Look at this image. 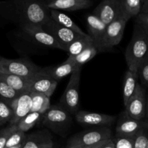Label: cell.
Instances as JSON below:
<instances>
[{"instance_id": "cell-14", "label": "cell", "mask_w": 148, "mask_h": 148, "mask_svg": "<svg viewBox=\"0 0 148 148\" xmlns=\"http://www.w3.org/2000/svg\"><path fill=\"white\" fill-rule=\"evenodd\" d=\"M31 81V92L44 94L49 98L53 95L58 85V81L48 75L43 68L36 77L32 78Z\"/></svg>"}, {"instance_id": "cell-41", "label": "cell", "mask_w": 148, "mask_h": 148, "mask_svg": "<svg viewBox=\"0 0 148 148\" xmlns=\"http://www.w3.org/2000/svg\"><path fill=\"white\" fill-rule=\"evenodd\" d=\"M146 116H147V123L148 124V98H147V111H146Z\"/></svg>"}, {"instance_id": "cell-34", "label": "cell", "mask_w": 148, "mask_h": 148, "mask_svg": "<svg viewBox=\"0 0 148 148\" xmlns=\"http://www.w3.org/2000/svg\"><path fill=\"white\" fill-rule=\"evenodd\" d=\"M134 148H148V134L145 129L140 131L135 136Z\"/></svg>"}, {"instance_id": "cell-36", "label": "cell", "mask_w": 148, "mask_h": 148, "mask_svg": "<svg viewBox=\"0 0 148 148\" xmlns=\"http://www.w3.org/2000/svg\"><path fill=\"white\" fill-rule=\"evenodd\" d=\"M107 141H108V140H106V141L101 142V143H98V144L93 145L85 146V147H83L82 148H102L104 146V145L107 143Z\"/></svg>"}, {"instance_id": "cell-43", "label": "cell", "mask_w": 148, "mask_h": 148, "mask_svg": "<svg viewBox=\"0 0 148 148\" xmlns=\"http://www.w3.org/2000/svg\"><path fill=\"white\" fill-rule=\"evenodd\" d=\"M118 1H120V0H118Z\"/></svg>"}, {"instance_id": "cell-22", "label": "cell", "mask_w": 148, "mask_h": 148, "mask_svg": "<svg viewBox=\"0 0 148 148\" xmlns=\"http://www.w3.org/2000/svg\"><path fill=\"white\" fill-rule=\"evenodd\" d=\"M138 74L131 70H127L124 75V85H123V101L124 106L127 104L128 101L135 92L137 85Z\"/></svg>"}, {"instance_id": "cell-39", "label": "cell", "mask_w": 148, "mask_h": 148, "mask_svg": "<svg viewBox=\"0 0 148 148\" xmlns=\"http://www.w3.org/2000/svg\"><path fill=\"white\" fill-rule=\"evenodd\" d=\"M83 147L82 146L79 145H68L66 148H82Z\"/></svg>"}, {"instance_id": "cell-11", "label": "cell", "mask_w": 148, "mask_h": 148, "mask_svg": "<svg viewBox=\"0 0 148 148\" xmlns=\"http://www.w3.org/2000/svg\"><path fill=\"white\" fill-rule=\"evenodd\" d=\"M42 27L59 42L63 51H64L66 46L72 43L79 35H81L60 25L51 18L43 25Z\"/></svg>"}, {"instance_id": "cell-27", "label": "cell", "mask_w": 148, "mask_h": 148, "mask_svg": "<svg viewBox=\"0 0 148 148\" xmlns=\"http://www.w3.org/2000/svg\"><path fill=\"white\" fill-rule=\"evenodd\" d=\"M20 95L19 92L12 89L7 82L0 78V100L10 106Z\"/></svg>"}, {"instance_id": "cell-6", "label": "cell", "mask_w": 148, "mask_h": 148, "mask_svg": "<svg viewBox=\"0 0 148 148\" xmlns=\"http://www.w3.org/2000/svg\"><path fill=\"white\" fill-rule=\"evenodd\" d=\"M111 139V130L107 127L88 130L76 134L68 141V145L90 146Z\"/></svg>"}, {"instance_id": "cell-5", "label": "cell", "mask_w": 148, "mask_h": 148, "mask_svg": "<svg viewBox=\"0 0 148 148\" xmlns=\"http://www.w3.org/2000/svg\"><path fill=\"white\" fill-rule=\"evenodd\" d=\"M81 69L75 70L71 75L69 81L59 102V106L70 114H75L79 111V83Z\"/></svg>"}, {"instance_id": "cell-35", "label": "cell", "mask_w": 148, "mask_h": 148, "mask_svg": "<svg viewBox=\"0 0 148 148\" xmlns=\"http://www.w3.org/2000/svg\"><path fill=\"white\" fill-rule=\"evenodd\" d=\"M135 24L148 36V13H140L135 17Z\"/></svg>"}, {"instance_id": "cell-24", "label": "cell", "mask_w": 148, "mask_h": 148, "mask_svg": "<svg viewBox=\"0 0 148 148\" xmlns=\"http://www.w3.org/2000/svg\"><path fill=\"white\" fill-rule=\"evenodd\" d=\"M32 101L31 112H38L44 114L51 107L50 98L39 92H30Z\"/></svg>"}, {"instance_id": "cell-12", "label": "cell", "mask_w": 148, "mask_h": 148, "mask_svg": "<svg viewBox=\"0 0 148 148\" xmlns=\"http://www.w3.org/2000/svg\"><path fill=\"white\" fill-rule=\"evenodd\" d=\"M23 31L30 36L34 41L53 49L62 50V47L59 42L49 33H48L42 26L36 24H24L21 25Z\"/></svg>"}, {"instance_id": "cell-38", "label": "cell", "mask_w": 148, "mask_h": 148, "mask_svg": "<svg viewBox=\"0 0 148 148\" xmlns=\"http://www.w3.org/2000/svg\"><path fill=\"white\" fill-rule=\"evenodd\" d=\"M102 148H115L113 139H110V140H108V141H107V143L104 145V146Z\"/></svg>"}, {"instance_id": "cell-30", "label": "cell", "mask_w": 148, "mask_h": 148, "mask_svg": "<svg viewBox=\"0 0 148 148\" xmlns=\"http://www.w3.org/2000/svg\"><path fill=\"white\" fill-rule=\"evenodd\" d=\"M14 116V111L9 104L0 100V126L10 122Z\"/></svg>"}, {"instance_id": "cell-18", "label": "cell", "mask_w": 148, "mask_h": 148, "mask_svg": "<svg viewBox=\"0 0 148 148\" xmlns=\"http://www.w3.org/2000/svg\"><path fill=\"white\" fill-rule=\"evenodd\" d=\"M49 10L77 11L88 9L92 5L91 0H46Z\"/></svg>"}, {"instance_id": "cell-13", "label": "cell", "mask_w": 148, "mask_h": 148, "mask_svg": "<svg viewBox=\"0 0 148 148\" xmlns=\"http://www.w3.org/2000/svg\"><path fill=\"white\" fill-rule=\"evenodd\" d=\"M75 119L78 123L83 125L106 127L114 124L116 117L108 114L78 111L75 114Z\"/></svg>"}, {"instance_id": "cell-8", "label": "cell", "mask_w": 148, "mask_h": 148, "mask_svg": "<svg viewBox=\"0 0 148 148\" xmlns=\"http://www.w3.org/2000/svg\"><path fill=\"white\" fill-rule=\"evenodd\" d=\"M125 107V111L132 118L143 120L146 116L147 98L145 90L143 85L137 84L135 92Z\"/></svg>"}, {"instance_id": "cell-16", "label": "cell", "mask_w": 148, "mask_h": 148, "mask_svg": "<svg viewBox=\"0 0 148 148\" xmlns=\"http://www.w3.org/2000/svg\"><path fill=\"white\" fill-rule=\"evenodd\" d=\"M89 36L92 38L95 47L99 50L107 25L93 14H88L85 17Z\"/></svg>"}, {"instance_id": "cell-42", "label": "cell", "mask_w": 148, "mask_h": 148, "mask_svg": "<svg viewBox=\"0 0 148 148\" xmlns=\"http://www.w3.org/2000/svg\"><path fill=\"white\" fill-rule=\"evenodd\" d=\"M0 59H1V56H0Z\"/></svg>"}, {"instance_id": "cell-19", "label": "cell", "mask_w": 148, "mask_h": 148, "mask_svg": "<svg viewBox=\"0 0 148 148\" xmlns=\"http://www.w3.org/2000/svg\"><path fill=\"white\" fill-rule=\"evenodd\" d=\"M81 68L76 64V63L71 57H68L65 62L56 66L43 68L45 72L56 81L60 80L61 79L67 75H72L75 70Z\"/></svg>"}, {"instance_id": "cell-4", "label": "cell", "mask_w": 148, "mask_h": 148, "mask_svg": "<svg viewBox=\"0 0 148 148\" xmlns=\"http://www.w3.org/2000/svg\"><path fill=\"white\" fill-rule=\"evenodd\" d=\"M41 70L42 68L38 66L26 58L8 59L1 57L0 59V73L32 79Z\"/></svg>"}, {"instance_id": "cell-7", "label": "cell", "mask_w": 148, "mask_h": 148, "mask_svg": "<svg viewBox=\"0 0 148 148\" xmlns=\"http://www.w3.org/2000/svg\"><path fill=\"white\" fill-rule=\"evenodd\" d=\"M127 22L128 20L124 15H121L107 25L98 51L111 49L121 42Z\"/></svg>"}, {"instance_id": "cell-25", "label": "cell", "mask_w": 148, "mask_h": 148, "mask_svg": "<svg viewBox=\"0 0 148 148\" xmlns=\"http://www.w3.org/2000/svg\"><path fill=\"white\" fill-rule=\"evenodd\" d=\"M122 14L127 20L136 17L142 11L143 0H120Z\"/></svg>"}, {"instance_id": "cell-23", "label": "cell", "mask_w": 148, "mask_h": 148, "mask_svg": "<svg viewBox=\"0 0 148 148\" xmlns=\"http://www.w3.org/2000/svg\"><path fill=\"white\" fill-rule=\"evenodd\" d=\"M50 15L52 20H54L56 23L59 24L63 27L73 30L76 33L81 35L86 34L82 30V29L67 15L60 10H50Z\"/></svg>"}, {"instance_id": "cell-29", "label": "cell", "mask_w": 148, "mask_h": 148, "mask_svg": "<svg viewBox=\"0 0 148 148\" xmlns=\"http://www.w3.org/2000/svg\"><path fill=\"white\" fill-rule=\"evenodd\" d=\"M26 137H27V135L25 134V132L21 131L18 128L16 129L14 132H12V134L9 137L5 148L23 144L25 141Z\"/></svg>"}, {"instance_id": "cell-10", "label": "cell", "mask_w": 148, "mask_h": 148, "mask_svg": "<svg viewBox=\"0 0 148 148\" xmlns=\"http://www.w3.org/2000/svg\"><path fill=\"white\" fill-rule=\"evenodd\" d=\"M92 14L108 25L119 17L123 15L121 1L102 0L95 7Z\"/></svg>"}, {"instance_id": "cell-3", "label": "cell", "mask_w": 148, "mask_h": 148, "mask_svg": "<svg viewBox=\"0 0 148 148\" xmlns=\"http://www.w3.org/2000/svg\"><path fill=\"white\" fill-rule=\"evenodd\" d=\"M71 114L60 106H51L42 116V124L53 132L64 136L72 124Z\"/></svg>"}, {"instance_id": "cell-15", "label": "cell", "mask_w": 148, "mask_h": 148, "mask_svg": "<svg viewBox=\"0 0 148 148\" xmlns=\"http://www.w3.org/2000/svg\"><path fill=\"white\" fill-rule=\"evenodd\" d=\"M10 106L14 111V116L10 124H17L20 119L31 112L32 101L30 92L20 94L12 103Z\"/></svg>"}, {"instance_id": "cell-2", "label": "cell", "mask_w": 148, "mask_h": 148, "mask_svg": "<svg viewBox=\"0 0 148 148\" xmlns=\"http://www.w3.org/2000/svg\"><path fill=\"white\" fill-rule=\"evenodd\" d=\"M148 53V36L134 24L132 37L125 51V59L129 70L138 72L142 62Z\"/></svg>"}, {"instance_id": "cell-37", "label": "cell", "mask_w": 148, "mask_h": 148, "mask_svg": "<svg viewBox=\"0 0 148 148\" xmlns=\"http://www.w3.org/2000/svg\"><path fill=\"white\" fill-rule=\"evenodd\" d=\"M141 12L148 13V0H143Z\"/></svg>"}, {"instance_id": "cell-26", "label": "cell", "mask_w": 148, "mask_h": 148, "mask_svg": "<svg viewBox=\"0 0 148 148\" xmlns=\"http://www.w3.org/2000/svg\"><path fill=\"white\" fill-rule=\"evenodd\" d=\"M43 114L38 112H30L19 121L17 125L19 130L26 132L33 128L39 121Z\"/></svg>"}, {"instance_id": "cell-28", "label": "cell", "mask_w": 148, "mask_h": 148, "mask_svg": "<svg viewBox=\"0 0 148 148\" xmlns=\"http://www.w3.org/2000/svg\"><path fill=\"white\" fill-rule=\"evenodd\" d=\"M98 51L95 46H91L85 49L77 56H69V57L72 58L74 62L76 63V64L81 68L82 65L93 59L95 55L98 53Z\"/></svg>"}, {"instance_id": "cell-21", "label": "cell", "mask_w": 148, "mask_h": 148, "mask_svg": "<svg viewBox=\"0 0 148 148\" xmlns=\"http://www.w3.org/2000/svg\"><path fill=\"white\" fill-rule=\"evenodd\" d=\"M91 46H95V43L89 35H79L72 43L66 46L64 51L68 53L69 56H75Z\"/></svg>"}, {"instance_id": "cell-33", "label": "cell", "mask_w": 148, "mask_h": 148, "mask_svg": "<svg viewBox=\"0 0 148 148\" xmlns=\"http://www.w3.org/2000/svg\"><path fill=\"white\" fill-rule=\"evenodd\" d=\"M17 128V124H10L8 127L0 130V148H5L10 135Z\"/></svg>"}, {"instance_id": "cell-20", "label": "cell", "mask_w": 148, "mask_h": 148, "mask_svg": "<svg viewBox=\"0 0 148 148\" xmlns=\"http://www.w3.org/2000/svg\"><path fill=\"white\" fill-rule=\"evenodd\" d=\"M0 78L20 94L31 92V79L2 73H0Z\"/></svg>"}, {"instance_id": "cell-1", "label": "cell", "mask_w": 148, "mask_h": 148, "mask_svg": "<svg viewBox=\"0 0 148 148\" xmlns=\"http://www.w3.org/2000/svg\"><path fill=\"white\" fill-rule=\"evenodd\" d=\"M14 5V15L22 25L43 26L51 18L46 0H15Z\"/></svg>"}, {"instance_id": "cell-31", "label": "cell", "mask_w": 148, "mask_h": 148, "mask_svg": "<svg viewBox=\"0 0 148 148\" xmlns=\"http://www.w3.org/2000/svg\"><path fill=\"white\" fill-rule=\"evenodd\" d=\"M135 137L116 135L114 143L115 148H134Z\"/></svg>"}, {"instance_id": "cell-9", "label": "cell", "mask_w": 148, "mask_h": 148, "mask_svg": "<svg viewBox=\"0 0 148 148\" xmlns=\"http://www.w3.org/2000/svg\"><path fill=\"white\" fill-rule=\"evenodd\" d=\"M148 129L147 121L137 120L128 115L125 111L120 114L116 127V135L135 137L140 131Z\"/></svg>"}, {"instance_id": "cell-32", "label": "cell", "mask_w": 148, "mask_h": 148, "mask_svg": "<svg viewBox=\"0 0 148 148\" xmlns=\"http://www.w3.org/2000/svg\"><path fill=\"white\" fill-rule=\"evenodd\" d=\"M137 74L142 85L148 88V53L142 62Z\"/></svg>"}, {"instance_id": "cell-40", "label": "cell", "mask_w": 148, "mask_h": 148, "mask_svg": "<svg viewBox=\"0 0 148 148\" xmlns=\"http://www.w3.org/2000/svg\"><path fill=\"white\" fill-rule=\"evenodd\" d=\"M23 145H24V143H23V144H20V145H16V146H13V147H7V148H23Z\"/></svg>"}, {"instance_id": "cell-17", "label": "cell", "mask_w": 148, "mask_h": 148, "mask_svg": "<svg viewBox=\"0 0 148 148\" xmlns=\"http://www.w3.org/2000/svg\"><path fill=\"white\" fill-rule=\"evenodd\" d=\"M53 141L51 134L43 130L28 134L23 148H53Z\"/></svg>"}]
</instances>
